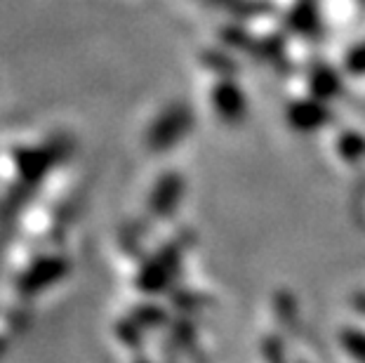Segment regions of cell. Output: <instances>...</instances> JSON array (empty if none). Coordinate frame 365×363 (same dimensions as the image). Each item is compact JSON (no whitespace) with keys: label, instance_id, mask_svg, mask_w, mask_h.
Returning <instances> with one entry per match:
<instances>
[{"label":"cell","instance_id":"obj_1","mask_svg":"<svg viewBox=\"0 0 365 363\" xmlns=\"http://www.w3.org/2000/svg\"><path fill=\"white\" fill-rule=\"evenodd\" d=\"M215 102L220 113L224 116H238L240 109H243V95H240L236 85L229 81H224L215 88Z\"/></svg>","mask_w":365,"mask_h":363}]
</instances>
